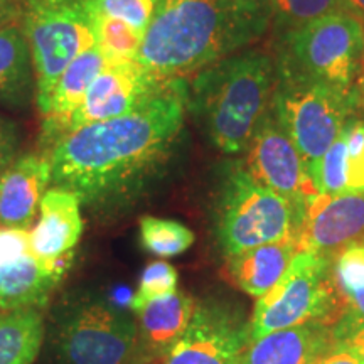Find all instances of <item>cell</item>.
Returning <instances> with one entry per match:
<instances>
[{"label":"cell","instance_id":"1","mask_svg":"<svg viewBox=\"0 0 364 364\" xmlns=\"http://www.w3.org/2000/svg\"><path fill=\"white\" fill-rule=\"evenodd\" d=\"M186 112L188 83L172 80L134 112L70 132L48 150L54 188L95 211L130 204L171 161Z\"/></svg>","mask_w":364,"mask_h":364},{"label":"cell","instance_id":"2","mask_svg":"<svg viewBox=\"0 0 364 364\" xmlns=\"http://www.w3.org/2000/svg\"><path fill=\"white\" fill-rule=\"evenodd\" d=\"M270 0H161L136 61L164 81L186 80L258 41Z\"/></svg>","mask_w":364,"mask_h":364},{"label":"cell","instance_id":"3","mask_svg":"<svg viewBox=\"0 0 364 364\" xmlns=\"http://www.w3.org/2000/svg\"><path fill=\"white\" fill-rule=\"evenodd\" d=\"M277 78V61L268 53H235L196 73L188 85V110L220 152L240 154L270 112Z\"/></svg>","mask_w":364,"mask_h":364},{"label":"cell","instance_id":"4","mask_svg":"<svg viewBox=\"0 0 364 364\" xmlns=\"http://www.w3.org/2000/svg\"><path fill=\"white\" fill-rule=\"evenodd\" d=\"M364 61V22L334 14L280 34L277 73L353 91Z\"/></svg>","mask_w":364,"mask_h":364},{"label":"cell","instance_id":"5","mask_svg":"<svg viewBox=\"0 0 364 364\" xmlns=\"http://www.w3.org/2000/svg\"><path fill=\"white\" fill-rule=\"evenodd\" d=\"M302 209L265 188L247 167L228 172L218 199V241L226 257L247 250L297 238Z\"/></svg>","mask_w":364,"mask_h":364},{"label":"cell","instance_id":"6","mask_svg":"<svg viewBox=\"0 0 364 364\" xmlns=\"http://www.w3.org/2000/svg\"><path fill=\"white\" fill-rule=\"evenodd\" d=\"M331 263V258L300 250L279 284L258 299L247 327V339L295 326L338 324L341 307Z\"/></svg>","mask_w":364,"mask_h":364},{"label":"cell","instance_id":"7","mask_svg":"<svg viewBox=\"0 0 364 364\" xmlns=\"http://www.w3.org/2000/svg\"><path fill=\"white\" fill-rule=\"evenodd\" d=\"M21 27L33 58L41 107L63 71L95 46L90 0H21Z\"/></svg>","mask_w":364,"mask_h":364},{"label":"cell","instance_id":"8","mask_svg":"<svg viewBox=\"0 0 364 364\" xmlns=\"http://www.w3.org/2000/svg\"><path fill=\"white\" fill-rule=\"evenodd\" d=\"M353 91L311 80L277 78L272 113L302 154L307 167L324 156L349 122Z\"/></svg>","mask_w":364,"mask_h":364},{"label":"cell","instance_id":"9","mask_svg":"<svg viewBox=\"0 0 364 364\" xmlns=\"http://www.w3.org/2000/svg\"><path fill=\"white\" fill-rule=\"evenodd\" d=\"M140 329L129 312L100 299H81L65 309L54 331L59 364H129Z\"/></svg>","mask_w":364,"mask_h":364},{"label":"cell","instance_id":"10","mask_svg":"<svg viewBox=\"0 0 364 364\" xmlns=\"http://www.w3.org/2000/svg\"><path fill=\"white\" fill-rule=\"evenodd\" d=\"M247 150L250 174L294 206L304 209L306 199L318 194L302 154L272 112L257 125Z\"/></svg>","mask_w":364,"mask_h":364},{"label":"cell","instance_id":"11","mask_svg":"<svg viewBox=\"0 0 364 364\" xmlns=\"http://www.w3.org/2000/svg\"><path fill=\"white\" fill-rule=\"evenodd\" d=\"M166 85L167 81L157 78L139 61H107L90 85L81 107L66 124L65 135L81 127L127 115L156 97Z\"/></svg>","mask_w":364,"mask_h":364},{"label":"cell","instance_id":"12","mask_svg":"<svg viewBox=\"0 0 364 364\" xmlns=\"http://www.w3.org/2000/svg\"><path fill=\"white\" fill-rule=\"evenodd\" d=\"M297 240L300 250L331 260L364 245V193L311 196L304 203Z\"/></svg>","mask_w":364,"mask_h":364},{"label":"cell","instance_id":"13","mask_svg":"<svg viewBox=\"0 0 364 364\" xmlns=\"http://www.w3.org/2000/svg\"><path fill=\"white\" fill-rule=\"evenodd\" d=\"M247 327L218 304L196 306L184 334L167 349L164 364H240Z\"/></svg>","mask_w":364,"mask_h":364},{"label":"cell","instance_id":"14","mask_svg":"<svg viewBox=\"0 0 364 364\" xmlns=\"http://www.w3.org/2000/svg\"><path fill=\"white\" fill-rule=\"evenodd\" d=\"M61 279L31 248V230L0 226V311L39 307Z\"/></svg>","mask_w":364,"mask_h":364},{"label":"cell","instance_id":"15","mask_svg":"<svg viewBox=\"0 0 364 364\" xmlns=\"http://www.w3.org/2000/svg\"><path fill=\"white\" fill-rule=\"evenodd\" d=\"M83 235L81 201L68 189L46 191L39 206V220L31 230L34 257L63 279L73 262L75 248Z\"/></svg>","mask_w":364,"mask_h":364},{"label":"cell","instance_id":"16","mask_svg":"<svg viewBox=\"0 0 364 364\" xmlns=\"http://www.w3.org/2000/svg\"><path fill=\"white\" fill-rule=\"evenodd\" d=\"M51 182L48 154H26L0 174V226L31 230Z\"/></svg>","mask_w":364,"mask_h":364},{"label":"cell","instance_id":"17","mask_svg":"<svg viewBox=\"0 0 364 364\" xmlns=\"http://www.w3.org/2000/svg\"><path fill=\"white\" fill-rule=\"evenodd\" d=\"M105 63L107 59L95 44L70 63L59 76L48 100L39 107L43 115V136L49 147L65 135L66 124L81 107L90 85L102 71Z\"/></svg>","mask_w":364,"mask_h":364},{"label":"cell","instance_id":"18","mask_svg":"<svg viewBox=\"0 0 364 364\" xmlns=\"http://www.w3.org/2000/svg\"><path fill=\"white\" fill-rule=\"evenodd\" d=\"M332 341V327L306 324L247 339L240 364H311Z\"/></svg>","mask_w":364,"mask_h":364},{"label":"cell","instance_id":"19","mask_svg":"<svg viewBox=\"0 0 364 364\" xmlns=\"http://www.w3.org/2000/svg\"><path fill=\"white\" fill-rule=\"evenodd\" d=\"M299 252L297 238L273 241L228 257V272L243 292L260 299L279 284Z\"/></svg>","mask_w":364,"mask_h":364},{"label":"cell","instance_id":"20","mask_svg":"<svg viewBox=\"0 0 364 364\" xmlns=\"http://www.w3.org/2000/svg\"><path fill=\"white\" fill-rule=\"evenodd\" d=\"M36 93L31 49L19 22L0 29V105L24 107Z\"/></svg>","mask_w":364,"mask_h":364},{"label":"cell","instance_id":"21","mask_svg":"<svg viewBox=\"0 0 364 364\" xmlns=\"http://www.w3.org/2000/svg\"><path fill=\"white\" fill-rule=\"evenodd\" d=\"M196 311L193 297L174 292L166 297L149 300L132 311L139 317L140 338L152 348L167 351L184 334Z\"/></svg>","mask_w":364,"mask_h":364},{"label":"cell","instance_id":"22","mask_svg":"<svg viewBox=\"0 0 364 364\" xmlns=\"http://www.w3.org/2000/svg\"><path fill=\"white\" fill-rule=\"evenodd\" d=\"M44 332L39 307L4 312L0 316V364H34Z\"/></svg>","mask_w":364,"mask_h":364},{"label":"cell","instance_id":"23","mask_svg":"<svg viewBox=\"0 0 364 364\" xmlns=\"http://www.w3.org/2000/svg\"><path fill=\"white\" fill-rule=\"evenodd\" d=\"M331 277L339 300L341 318L364 322V245L349 247L336 255L331 263Z\"/></svg>","mask_w":364,"mask_h":364},{"label":"cell","instance_id":"24","mask_svg":"<svg viewBox=\"0 0 364 364\" xmlns=\"http://www.w3.org/2000/svg\"><path fill=\"white\" fill-rule=\"evenodd\" d=\"M91 14H93L95 44L98 46L103 58L108 63L136 61L145 33L124 21L100 14L93 7Z\"/></svg>","mask_w":364,"mask_h":364},{"label":"cell","instance_id":"25","mask_svg":"<svg viewBox=\"0 0 364 364\" xmlns=\"http://www.w3.org/2000/svg\"><path fill=\"white\" fill-rule=\"evenodd\" d=\"M270 9L272 21L280 34L334 14L354 16L348 0H270Z\"/></svg>","mask_w":364,"mask_h":364},{"label":"cell","instance_id":"26","mask_svg":"<svg viewBox=\"0 0 364 364\" xmlns=\"http://www.w3.org/2000/svg\"><path fill=\"white\" fill-rule=\"evenodd\" d=\"M140 243L149 253L172 258L193 247L194 233L179 221L144 216L140 220Z\"/></svg>","mask_w":364,"mask_h":364},{"label":"cell","instance_id":"27","mask_svg":"<svg viewBox=\"0 0 364 364\" xmlns=\"http://www.w3.org/2000/svg\"><path fill=\"white\" fill-rule=\"evenodd\" d=\"M343 176L346 193H364V122L344 125Z\"/></svg>","mask_w":364,"mask_h":364},{"label":"cell","instance_id":"28","mask_svg":"<svg viewBox=\"0 0 364 364\" xmlns=\"http://www.w3.org/2000/svg\"><path fill=\"white\" fill-rule=\"evenodd\" d=\"M177 282H179L177 270L167 262L157 260L149 263L140 275L139 289L130 299V311H135L136 307L149 302V300L161 299L177 292Z\"/></svg>","mask_w":364,"mask_h":364},{"label":"cell","instance_id":"29","mask_svg":"<svg viewBox=\"0 0 364 364\" xmlns=\"http://www.w3.org/2000/svg\"><path fill=\"white\" fill-rule=\"evenodd\" d=\"M91 7L145 33L161 0H90Z\"/></svg>","mask_w":364,"mask_h":364},{"label":"cell","instance_id":"30","mask_svg":"<svg viewBox=\"0 0 364 364\" xmlns=\"http://www.w3.org/2000/svg\"><path fill=\"white\" fill-rule=\"evenodd\" d=\"M332 338L348 346L356 358L364 364V322H351L341 318L332 327Z\"/></svg>","mask_w":364,"mask_h":364},{"label":"cell","instance_id":"31","mask_svg":"<svg viewBox=\"0 0 364 364\" xmlns=\"http://www.w3.org/2000/svg\"><path fill=\"white\" fill-rule=\"evenodd\" d=\"M311 364H361L351 349L332 338L329 346Z\"/></svg>","mask_w":364,"mask_h":364},{"label":"cell","instance_id":"32","mask_svg":"<svg viewBox=\"0 0 364 364\" xmlns=\"http://www.w3.org/2000/svg\"><path fill=\"white\" fill-rule=\"evenodd\" d=\"M17 134L11 122L0 117V154H16Z\"/></svg>","mask_w":364,"mask_h":364},{"label":"cell","instance_id":"33","mask_svg":"<svg viewBox=\"0 0 364 364\" xmlns=\"http://www.w3.org/2000/svg\"><path fill=\"white\" fill-rule=\"evenodd\" d=\"M21 21V0H0V29Z\"/></svg>","mask_w":364,"mask_h":364},{"label":"cell","instance_id":"34","mask_svg":"<svg viewBox=\"0 0 364 364\" xmlns=\"http://www.w3.org/2000/svg\"><path fill=\"white\" fill-rule=\"evenodd\" d=\"M353 9V14L364 22V0H348Z\"/></svg>","mask_w":364,"mask_h":364},{"label":"cell","instance_id":"35","mask_svg":"<svg viewBox=\"0 0 364 364\" xmlns=\"http://www.w3.org/2000/svg\"><path fill=\"white\" fill-rule=\"evenodd\" d=\"M16 154H0V174L7 169V166L14 161Z\"/></svg>","mask_w":364,"mask_h":364},{"label":"cell","instance_id":"36","mask_svg":"<svg viewBox=\"0 0 364 364\" xmlns=\"http://www.w3.org/2000/svg\"><path fill=\"white\" fill-rule=\"evenodd\" d=\"M363 95H364V81H363Z\"/></svg>","mask_w":364,"mask_h":364}]
</instances>
